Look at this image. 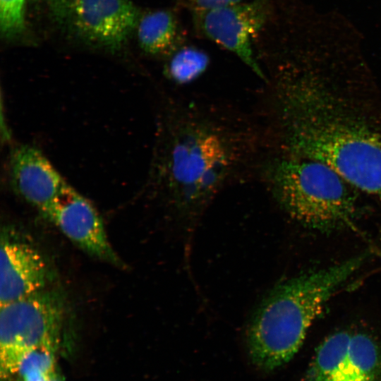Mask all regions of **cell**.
Wrapping results in <instances>:
<instances>
[{"label":"cell","mask_w":381,"mask_h":381,"mask_svg":"<svg viewBox=\"0 0 381 381\" xmlns=\"http://www.w3.org/2000/svg\"><path fill=\"white\" fill-rule=\"evenodd\" d=\"M274 96L286 155L321 162L381 200L380 128L306 76L281 78Z\"/></svg>","instance_id":"cell-2"},{"label":"cell","mask_w":381,"mask_h":381,"mask_svg":"<svg viewBox=\"0 0 381 381\" xmlns=\"http://www.w3.org/2000/svg\"><path fill=\"white\" fill-rule=\"evenodd\" d=\"M41 212L87 254L113 265H123L97 209L68 184L64 186Z\"/></svg>","instance_id":"cell-9"},{"label":"cell","mask_w":381,"mask_h":381,"mask_svg":"<svg viewBox=\"0 0 381 381\" xmlns=\"http://www.w3.org/2000/svg\"><path fill=\"white\" fill-rule=\"evenodd\" d=\"M365 258V254L353 256L301 274L272 289L255 309L247 329L252 363L265 372L288 363L299 350L327 301Z\"/></svg>","instance_id":"cell-3"},{"label":"cell","mask_w":381,"mask_h":381,"mask_svg":"<svg viewBox=\"0 0 381 381\" xmlns=\"http://www.w3.org/2000/svg\"><path fill=\"white\" fill-rule=\"evenodd\" d=\"M49 277L45 260L32 244L15 231H1L0 305L47 289Z\"/></svg>","instance_id":"cell-10"},{"label":"cell","mask_w":381,"mask_h":381,"mask_svg":"<svg viewBox=\"0 0 381 381\" xmlns=\"http://www.w3.org/2000/svg\"><path fill=\"white\" fill-rule=\"evenodd\" d=\"M64 309L60 295L47 289L0 305L1 378L9 381L30 351L59 346Z\"/></svg>","instance_id":"cell-5"},{"label":"cell","mask_w":381,"mask_h":381,"mask_svg":"<svg viewBox=\"0 0 381 381\" xmlns=\"http://www.w3.org/2000/svg\"><path fill=\"white\" fill-rule=\"evenodd\" d=\"M136 29L140 47L150 55L169 57L181 47L180 24L170 10L159 9L145 13L140 17Z\"/></svg>","instance_id":"cell-12"},{"label":"cell","mask_w":381,"mask_h":381,"mask_svg":"<svg viewBox=\"0 0 381 381\" xmlns=\"http://www.w3.org/2000/svg\"><path fill=\"white\" fill-rule=\"evenodd\" d=\"M254 131L225 111L175 102L162 123L155 181L179 214L196 216L250 164Z\"/></svg>","instance_id":"cell-1"},{"label":"cell","mask_w":381,"mask_h":381,"mask_svg":"<svg viewBox=\"0 0 381 381\" xmlns=\"http://www.w3.org/2000/svg\"><path fill=\"white\" fill-rule=\"evenodd\" d=\"M270 8V0H246L193 11L194 22L205 37L233 52L260 78L267 81L252 45L267 20Z\"/></svg>","instance_id":"cell-7"},{"label":"cell","mask_w":381,"mask_h":381,"mask_svg":"<svg viewBox=\"0 0 381 381\" xmlns=\"http://www.w3.org/2000/svg\"><path fill=\"white\" fill-rule=\"evenodd\" d=\"M59 347L43 346L30 351L13 377L16 381H53L59 371L56 362Z\"/></svg>","instance_id":"cell-14"},{"label":"cell","mask_w":381,"mask_h":381,"mask_svg":"<svg viewBox=\"0 0 381 381\" xmlns=\"http://www.w3.org/2000/svg\"><path fill=\"white\" fill-rule=\"evenodd\" d=\"M8 171L13 190L40 212L66 183L42 152L30 145L12 150Z\"/></svg>","instance_id":"cell-11"},{"label":"cell","mask_w":381,"mask_h":381,"mask_svg":"<svg viewBox=\"0 0 381 381\" xmlns=\"http://www.w3.org/2000/svg\"><path fill=\"white\" fill-rule=\"evenodd\" d=\"M209 63V56L202 50L193 47H180L169 57L165 74L175 84H188L198 79Z\"/></svg>","instance_id":"cell-13"},{"label":"cell","mask_w":381,"mask_h":381,"mask_svg":"<svg viewBox=\"0 0 381 381\" xmlns=\"http://www.w3.org/2000/svg\"><path fill=\"white\" fill-rule=\"evenodd\" d=\"M380 368V350L369 335L339 331L318 347L306 378V381H375Z\"/></svg>","instance_id":"cell-8"},{"label":"cell","mask_w":381,"mask_h":381,"mask_svg":"<svg viewBox=\"0 0 381 381\" xmlns=\"http://www.w3.org/2000/svg\"><path fill=\"white\" fill-rule=\"evenodd\" d=\"M25 1L0 0V29L4 38H16L24 31Z\"/></svg>","instance_id":"cell-15"},{"label":"cell","mask_w":381,"mask_h":381,"mask_svg":"<svg viewBox=\"0 0 381 381\" xmlns=\"http://www.w3.org/2000/svg\"><path fill=\"white\" fill-rule=\"evenodd\" d=\"M244 1L246 0H190L193 11L234 4Z\"/></svg>","instance_id":"cell-16"},{"label":"cell","mask_w":381,"mask_h":381,"mask_svg":"<svg viewBox=\"0 0 381 381\" xmlns=\"http://www.w3.org/2000/svg\"><path fill=\"white\" fill-rule=\"evenodd\" d=\"M61 25L86 43L117 50L136 28L140 16L130 0H50Z\"/></svg>","instance_id":"cell-6"},{"label":"cell","mask_w":381,"mask_h":381,"mask_svg":"<svg viewBox=\"0 0 381 381\" xmlns=\"http://www.w3.org/2000/svg\"><path fill=\"white\" fill-rule=\"evenodd\" d=\"M262 174L281 207L306 226L331 231L356 215L351 186L321 162L286 155L265 163Z\"/></svg>","instance_id":"cell-4"}]
</instances>
